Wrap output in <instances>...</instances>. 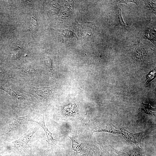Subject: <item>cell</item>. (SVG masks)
<instances>
[{"instance_id":"5b68a950","label":"cell","mask_w":156,"mask_h":156,"mask_svg":"<svg viewBox=\"0 0 156 156\" xmlns=\"http://www.w3.org/2000/svg\"><path fill=\"white\" fill-rule=\"evenodd\" d=\"M31 121L38 124L44 129L47 136L48 140L47 141L48 142V145L55 146L57 144L59 140L53 138L52 133L49 131L45 125L43 113H40L36 118L32 120Z\"/></svg>"},{"instance_id":"ba28073f","label":"cell","mask_w":156,"mask_h":156,"mask_svg":"<svg viewBox=\"0 0 156 156\" xmlns=\"http://www.w3.org/2000/svg\"><path fill=\"white\" fill-rule=\"evenodd\" d=\"M38 24L36 17L33 14L30 18L29 24V30L33 35L36 34L38 30Z\"/></svg>"},{"instance_id":"2e32d148","label":"cell","mask_w":156,"mask_h":156,"mask_svg":"<svg viewBox=\"0 0 156 156\" xmlns=\"http://www.w3.org/2000/svg\"><path fill=\"white\" fill-rule=\"evenodd\" d=\"M70 138L72 142V148L77 153H79L81 151V145L79 142L75 139L68 136Z\"/></svg>"},{"instance_id":"7a4b0ae2","label":"cell","mask_w":156,"mask_h":156,"mask_svg":"<svg viewBox=\"0 0 156 156\" xmlns=\"http://www.w3.org/2000/svg\"><path fill=\"white\" fill-rule=\"evenodd\" d=\"M29 120L27 116H14L10 120L6 127V133L12 134L25 129L27 125Z\"/></svg>"},{"instance_id":"3957f363","label":"cell","mask_w":156,"mask_h":156,"mask_svg":"<svg viewBox=\"0 0 156 156\" xmlns=\"http://www.w3.org/2000/svg\"><path fill=\"white\" fill-rule=\"evenodd\" d=\"M36 131L30 129L18 139L12 143L13 148L17 152H25L28 143Z\"/></svg>"},{"instance_id":"8fae6325","label":"cell","mask_w":156,"mask_h":156,"mask_svg":"<svg viewBox=\"0 0 156 156\" xmlns=\"http://www.w3.org/2000/svg\"><path fill=\"white\" fill-rule=\"evenodd\" d=\"M0 89L6 91L14 99L20 100L23 97L21 93L11 88L0 87Z\"/></svg>"},{"instance_id":"5bb4252c","label":"cell","mask_w":156,"mask_h":156,"mask_svg":"<svg viewBox=\"0 0 156 156\" xmlns=\"http://www.w3.org/2000/svg\"><path fill=\"white\" fill-rule=\"evenodd\" d=\"M22 70L25 73L29 75L36 74L37 72V69L33 66L29 65H26L23 67Z\"/></svg>"},{"instance_id":"ac0fdd59","label":"cell","mask_w":156,"mask_h":156,"mask_svg":"<svg viewBox=\"0 0 156 156\" xmlns=\"http://www.w3.org/2000/svg\"><path fill=\"white\" fill-rule=\"evenodd\" d=\"M121 9L120 8L118 9L117 12V15L118 21L121 26L124 28H127V26H126L125 23L124 22L121 14Z\"/></svg>"},{"instance_id":"8992f818","label":"cell","mask_w":156,"mask_h":156,"mask_svg":"<svg viewBox=\"0 0 156 156\" xmlns=\"http://www.w3.org/2000/svg\"><path fill=\"white\" fill-rule=\"evenodd\" d=\"M31 93L38 99L44 101L51 94L52 89L50 87L32 88L30 90Z\"/></svg>"},{"instance_id":"277c9868","label":"cell","mask_w":156,"mask_h":156,"mask_svg":"<svg viewBox=\"0 0 156 156\" xmlns=\"http://www.w3.org/2000/svg\"><path fill=\"white\" fill-rule=\"evenodd\" d=\"M103 132L119 134H121L120 128L119 129L111 123L106 122L100 124L91 130V135L95 132Z\"/></svg>"},{"instance_id":"7402d4cb","label":"cell","mask_w":156,"mask_h":156,"mask_svg":"<svg viewBox=\"0 0 156 156\" xmlns=\"http://www.w3.org/2000/svg\"><path fill=\"white\" fill-rule=\"evenodd\" d=\"M107 155V156H112L111 155L109 154H108Z\"/></svg>"},{"instance_id":"e0dca14e","label":"cell","mask_w":156,"mask_h":156,"mask_svg":"<svg viewBox=\"0 0 156 156\" xmlns=\"http://www.w3.org/2000/svg\"><path fill=\"white\" fill-rule=\"evenodd\" d=\"M23 52V49L21 47L18 46L15 49L12 55V58L13 60H16L21 55Z\"/></svg>"},{"instance_id":"9a60e30c","label":"cell","mask_w":156,"mask_h":156,"mask_svg":"<svg viewBox=\"0 0 156 156\" xmlns=\"http://www.w3.org/2000/svg\"><path fill=\"white\" fill-rule=\"evenodd\" d=\"M145 5L146 7L148 10L151 11L154 14H156V3L153 1L143 0L142 1Z\"/></svg>"},{"instance_id":"4fadbf2b","label":"cell","mask_w":156,"mask_h":156,"mask_svg":"<svg viewBox=\"0 0 156 156\" xmlns=\"http://www.w3.org/2000/svg\"><path fill=\"white\" fill-rule=\"evenodd\" d=\"M44 62L48 69L51 74L53 73V62L51 58L47 55L45 54L44 55Z\"/></svg>"},{"instance_id":"d6986e66","label":"cell","mask_w":156,"mask_h":156,"mask_svg":"<svg viewBox=\"0 0 156 156\" xmlns=\"http://www.w3.org/2000/svg\"><path fill=\"white\" fill-rule=\"evenodd\" d=\"M114 1V4H117L121 3L127 4L128 3H133L138 5V1L136 0H116L114 1Z\"/></svg>"},{"instance_id":"52a82bcc","label":"cell","mask_w":156,"mask_h":156,"mask_svg":"<svg viewBox=\"0 0 156 156\" xmlns=\"http://www.w3.org/2000/svg\"><path fill=\"white\" fill-rule=\"evenodd\" d=\"M144 38L151 41L156 45V30L154 28H149L145 30L143 35Z\"/></svg>"},{"instance_id":"30bf717a","label":"cell","mask_w":156,"mask_h":156,"mask_svg":"<svg viewBox=\"0 0 156 156\" xmlns=\"http://www.w3.org/2000/svg\"><path fill=\"white\" fill-rule=\"evenodd\" d=\"M110 147L118 156H146L143 153H138L133 150L127 152H123L114 149L111 146Z\"/></svg>"},{"instance_id":"44dd1931","label":"cell","mask_w":156,"mask_h":156,"mask_svg":"<svg viewBox=\"0 0 156 156\" xmlns=\"http://www.w3.org/2000/svg\"><path fill=\"white\" fill-rule=\"evenodd\" d=\"M5 74L4 69L2 67H0V75H3Z\"/></svg>"},{"instance_id":"7c38bea8","label":"cell","mask_w":156,"mask_h":156,"mask_svg":"<svg viewBox=\"0 0 156 156\" xmlns=\"http://www.w3.org/2000/svg\"><path fill=\"white\" fill-rule=\"evenodd\" d=\"M140 109L141 111L143 113L152 116H155V109L152 107L149 103L144 104L143 103Z\"/></svg>"},{"instance_id":"9c48e42d","label":"cell","mask_w":156,"mask_h":156,"mask_svg":"<svg viewBox=\"0 0 156 156\" xmlns=\"http://www.w3.org/2000/svg\"><path fill=\"white\" fill-rule=\"evenodd\" d=\"M146 50L143 47H139L135 49L133 53L134 58L139 61L143 60L145 56Z\"/></svg>"},{"instance_id":"603a6c76","label":"cell","mask_w":156,"mask_h":156,"mask_svg":"<svg viewBox=\"0 0 156 156\" xmlns=\"http://www.w3.org/2000/svg\"><path fill=\"white\" fill-rule=\"evenodd\" d=\"M28 156H31V153H30V155H28Z\"/></svg>"},{"instance_id":"6da1fadb","label":"cell","mask_w":156,"mask_h":156,"mask_svg":"<svg viewBox=\"0 0 156 156\" xmlns=\"http://www.w3.org/2000/svg\"><path fill=\"white\" fill-rule=\"evenodd\" d=\"M120 129L124 138L131 145L133 150L138 153H143L141 145V140L145 135L146 131L133 133L122 128H120Z\"/></svg>"},{"instance_id":"ffe728a7","label":"cell","mask_w":156,"mask_h":156,"mask_svg":"<svg viewBox=\"0 0 156 156\" xmlns=\"http://www.w3.org/2000/svg\"><path fill=\"white\" fill-rule=\"evenodd\" d=\"M155 76V70L152 71L148 76L147 80L146 83H148L153 79Z\"/></svg>"}]
</instances>
